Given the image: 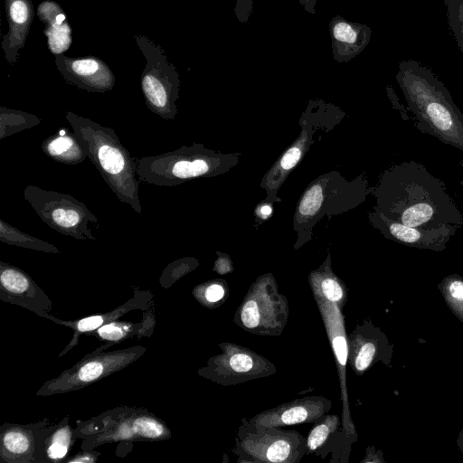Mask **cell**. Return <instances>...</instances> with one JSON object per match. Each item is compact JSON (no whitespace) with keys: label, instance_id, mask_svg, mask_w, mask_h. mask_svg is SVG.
<instances>
[{"label":"cell","instance_id":"1","mask_svg":"<svg viewBox=\"0 0 463 463\" xmlns=\"http://www.w3.org/2000/svg\"><path fill=\"white\" fill-rule=\"evenodd\" d=\"M383 214L408 227L463 228V213L443 181L420 163L394 165L383 183Z\"/></svg>","mask_w":463,"mask_h":463},{"label":"cell","instance_id":"2","mask_svg":"<svg viewBox=\"0 0 463 463\" xmlns=\"http://www.w3.org/2000/svg\"><path fill=\"white\" fill-rule=\"evenodd\" d=\"M396 80L416 128L463 151V113L431 70L414 60H403Z\"/></svg>","mask_w":463,"mask_h":463},{"label":"cell","instance_id":"3","mask_svg":"<svg viewBox=\"0 0 463 463\" xmlns=\"http://www.w3.org/2000/svg\"><path fill=\"white\" fill-rule=\"evenodd\" d=\"M65 118L87 157L117 198L141 213L137 161L122 145L116 132L73 112L68 111Z\"/></svg>","mask_w":463,"mask_h":463},{"label":"cell","instance_id":"4","mask_svg":"<svg viewBox=\"0 0 463 463\" xmlns=\"http://www.w3.org/2000/svg\"><path fill=\"white\" fill-rule=\"evenodd\" d=\"M24 197L52 229L78 240H95L92 225L98 224V219L80 200L33 184L25 187Z\"/></svg>","mask_w":463,"mask_h":463},{"label":"cell","instance_id":"5","mask_svg":"<svg viewBox=\"0 0 463 463\" xmlns=\"http://www.w3.org/2000/svg\"><path fill=\"white\" fill-rule=\"evenodd\" d=\"M146 350V347L134 346L107 353L94 351L59 376L45 382L36 395L49 396L82 389L126 368Z\"/></svg>","mask_w":463,"mask_h":463},{"label":"cell","instance_id":"6","mask_svg":"<svg viewBox=\"0 0 463 463\" xmlns=\"http://www.w3.org/2000/svg\"><path fill=\"white\" fill-rule=\"evenodd\" d=\"M114 413L117 421L109 413L108 417L114 420L116 424H109L108 427L95 432L93 437L90 439L91 446L95 447L105 442L127 439L157 440L170 437V430L167 426L160 419L147 411Z\"/></svg>","mask_w":463,"mask_h":463},{"label":"cell","instance_id":"7","mask_svg":"<svg viewBox=\"0 0 463 463\" xmlns=\"http://www.w3.org/2000/svg\"><path fill=\"white\" fill-rule=\"evenodd\" d=\"M0 298L42 317L51 316L52 301L36 282L24 270L3 261L0 262Z\"/></svg>","mask_w":463,"mask_h":463},{"label":"cell","instance_id":"8","mask_svg":"<svg viewBox=\"0 0 463 463\" xmlns=\"http://www.w3.org/2000/svg\"><path fill=\"white\" fill-rule=\"evenodd\" d=\"M47 420L43 425H11L1 427V460L5 462H42L41 450L49 431Z\"/></svg>","mask_w":463,"mask_h":463},{"label":"cell","instance_id":"9","mask_svg":"<svg viewBox=\"0 0 463 463\" xmlns=\"http://www.w3.org/2000/svg\"><path fill=\"white\" fill-rule=\"evenodd\" d=\"M379 226L385 236L404 245L422 250H444L450 239L456 236L458 230L451 227L439 229H420L408 227L393 222L383 214L379 216Z\"/></svg>","mask_w":463,"mask_h":463},{"label":"cell","instance_id":"10","mask_svg":"<svg viewBox=\"0 0 463 463\" xmlns=\"http://www.w3.org/2000/svg\"><path fill=\"white\" fill-rule=\"evenodd\" d=\"M333 58L337 62H347L360 54L368 45L372 29L360 23L349 22L340 15L329 23Z\"/></svg>","mask_w":463,"mask_h":463},{"label":"cell","instance_id":"11","mask_svg":"<svg viewBox=\"0 0 463 463\" xmlns=\"http://www.w3.org/2000/svg\"><path fill=\"white\" fill-rule=\"evenodd\" d=\"M141 86L149 109L165 119H173L176 113L178 81L151 70L144 73Z\"/></svg>","mask_w":463,"mask_h":463},{"label":"cell","instance_id":"12","mask_svg":"<svg viewBox=\"0 0 463 463\" xmlns=\"http://www.w3.org/2000/svg\"><path fill=\"white\" fill-rule=\"evenodd\" d=\"M152 299L153 295H151L149 291L140 292L136 290L132 298L113 311L108 313L83 317L75 321H62L56 319L52 315L49 316L48 319H51L57 324L64 325L65 326L71 327L74 330V335L71 343L68 345L67 348L61 352V355L77 345L80 335L84 333L90 334L105 324L118 320L123 315L131 310L146 309Z\"/></svg>","mask_w":463,"mask_h":463},{"label":"cell","instance_id":"13","mask_svg":"<svg viewBox=\"0 0 463 463\" xmlns=\"http://www.w3.org/2000/svg\"><path fill=\"white\" fill-rule=\"evenodd\" d=\"M68 78L82 89L91 91H106L114 85L110 71L96 59H80L68 62Z\"/></svg>","mask_w":463,"mask_h":463},{"label":"cell","instance_id":"14","mask_svg":"<svg viewBox=\"0 0 463 463\" xmlns=\"http://www.w3.org/2000/svg\"><path fill=\"white\" fill-rule=\"evenodd\" d=\"M154 326V314H151L150 316L147 314L146 319L144 318L141 322L132 323L116 320L103 325L94 330V333L91 332L88 335H95L100 340L108 342V344L95 350L100 352L109 345L118 344L133 336H149L152 335Z\"/></svg>","mask_w":463,"mask_h":463},{"label":"cell","instance_id":"15","mask_svg":"<svg viewBox=\"0 0 463 463\" xmlns=\"http://www.w3.org/2000/svg\"><path fill=\"white\" fill-rule=\"evenodd\" d=\"M42 150L53 160L66 165L82 163L87 157L73 132L67 128H61L47 137L42 144Z\"/></svg>","mask_w":463,"mask_h":463},{"label":"cell","instance_id":"16","mask_svg":"<svg viewBox=\"0 0 463 463\" xmlns=\"http://www.w3.org/2000/svg\"><path fill=\"white\" fill-rule=\"evenodd\" d=\"M39 15L47 22L46 34L49 48L53 53H60L71 44V29L65 23V15L53 3H43L39 6Z\"/></svg>","mask_w":463,"mask_h":463},{"label":"cell","instance_id":"17","mask_svg":"<svg viewBox=\"0 0 463 463\" xmlns=\"http://www.w3.org/2000/svg\"><path fill=\"white\" fill-rule=\"evenodd\" d=\"M47 433L41 450V460L57 461L63 458L73 443V430L67 419H63L56 427H51Z\"/></svg>","mask_w":463,"mask_h":463},{"label":"cell","instance_id":"18","mask_svg":"<svg viewBox=\"0 0 463 463\" xmlns=\"http://www.w3.org/2000/svg\"><path fill=\"white\" fill-rule=\"evenodd\" d=\"M0 240L3 242L49 253H59L58 248L36 237L26 234L0 220Z\"/></svg>","mask_w":463,"mask_h":463},{"label":"cell","instance_id":"19","mask_svg":"<svg viewBox=\"0 0 463 463\" xmlns=\"http://www.w3.org/2000/svg\"><path fill=\"white\" fill-rule=\"evenodd\" d=\"M40 122L37 117L24 113L23 111H15L1 109V135L4 138L9 135L19 132L21 130L32 128Z\"/></svg>","mask_w":463,"mask_h":463},{"label":"cell","instance_id":"20","mask_svg":"<svg viewBox=\"0 0 463 463\" xmlns=\"http://www.w3.org/2000/svg\"><path fill=\"white\" fill-rule=\"evenodd\" d=\"M450 31L463 53V0H444Z\"/></svg>","mask_w":463,"mask_h":463},{"label":"cell","instance_id":"21","mask_svg":"<svg viewBox=\"0 0 463 463\" xmlns=\"http://www.w3.org/2000/svg\"><path fill=\"white\" fill-rule=\"evenodd\" d=\"M8 10L13 28L26 29L32 16L28 0H10Z\"/></svg>","mask_w":463,"mask_h":463},{"label":"cell","instance_id":"22","mask_svg":"<svg viewBox=\"0 0 463 463\" xmlns=\"http://www.w3.org/2000/svg\"><path fill=\"white\" fill-rule=\"evenodd\" d=\"M323 191L320 185L312 186L304 195L300 204L299 213L303 216L314 215L321 206Z\"/></svg>","mask_w":463,"mask_h":463},{"label":"cell","instance_id":"23","mask_svg":"<svg viewBox=\"0 0 463 463\" xmlns=\"http://www.w3.org/2000/svg\"><path fill=\"white\" fill-rule=\"evenodd\" d=\"M241 320L247 327L252 328L258 326L260 314L255 301L250 300L244 305L241 311Z\"/></svg>","mask_w":463,"mask_h":463},{"label":"cell","instance_id":"24","mask_svg":"<svg viewBox=\"0 0 463 463\" xmlns=\"http://www.w3.org/2000/svg\"><path fill=\"white\" fill-rule=\"evenodd\" d=\"M290 451L289 445L284 440L274 442L267 450V458L272 462H281L287 458Z\"/></svg>","mask_w":463,"mask_h":463},{"label":"cell","instance_id":"25","mask_svg":"<svg viewBox=\"0 0 463 463\" xmlns=\"http://www.w3.org/2000/svg\"><path fill=\"white\" fill-rule=\"evenodd\" d=\"M375 354V346L372 343L365 344L360 350L356 360L355 366L358 370L366 369L371 364Z\"/></svg>","mask_w":463,"mask_h":463},{"label":"cell","instance_id":"26","mask_svg":"<svg viewBox=\"0 0 463 463\" xmlns=\"http://www.w3.org/2000/svg\"><path fill=\"white\" fill-rule=\"evenodd\" d=\"M447 292L450 301L456 303L458 307H463V281L460 279H452L447 285Z\"/></svg>","mask_w":463,"mask_h":463},{"label":"cell","instance_id":"27","mask_svg":"<svg viewBox=\"0 0 463 463\" xmlns=\"http://www.w3.org/2000/svg\"><path fill=\"white\" fill-rule=\"evenodd\" d=\"M324 295L330 301H338L343 297V291L339 284L334 279H325L322 282Z\"/></svg>","mask_w":463,"mask_h":463},{"label":"cell","instance_id":"28","mask_svg":"<svg viewBox=\"0 0 463 463\" xmlns=\"http://www.w3.org/2000/svg\"><path fill=\"white\" fill-rule=\"evenodd\" d=\"M328 432V428L326 425H319L315 428L307 439L309 449H315L319 447L326 439Z\"/></svg>","mask_w":463,"mask_h":463},{"label":"cell","instance_id":"29","mask_svg":"<svg viewBox=\"0 0 463 463\" xmlns=\"http://www.w3.org/2000/svg\"><path fill=\"white\" fill-rule=\"evenodd\" d=\"M307 415V411L298 406L286 411L281 416V420L286 424H295L305 420Z\"/></svg>","mask_w":463,"mask_h":463},{"label":"cell","instance_id":"30","mask_svg":"<svg viewBox=\"0 0 463 463\" xmlns=\"http://www.w3.org/2000/svg\"><path fill=\"white\" fill-rule=\"evenodd\" d=\"M253 0H236L234 13L241 23L248 22L252 13Z\"/></svg>","mask_w":463,"mask_h":463},{"label":"cell","instance_id":"31","mask_svg":"<svg viewBox=\"0 0 463 463\" xmlns=\"http://www.w3.org/2000/svg\"><path fill=\"white\" fill-rule=\"evenodd\" d=\"M230 364L236 372H247L252 367V359L247 354H237L231 357Z\"/></svg>","mask_w":463,"mask_h":463},{"label":"cell","instance_id":"32","mask_svg":"<svg viewBox=\"0 0 463 463\" xmlns=\"http://www.w3.org/2000/svg\"><path fill=\"white\" fill-rule=\"evenodd\" d=\"M301 152L298 147H291L286 152L280 161L283 169L288 170L292 168L299 160Z\"/></svg>","mask_w":463,"mask_h":463},{"label":"cell","instance_id":"33","mask_svg":"<svg viewBox=\"0 0 463 463\" xmlns=\"http://www.w3.org/2000/svg\"><path fill=\"white\" fill-rule=\"evenodd\" d=\"M333 345L339 363L345 366L347 359V345L345 337H335Z\"/></svg>","mask_w":463,"mask_h":463},{"label":"cell","instance_id":"34","mask_svg":"<svg viewBox=\"0 0 463 463\" xmlns=\"http://www.w3.org/2000/svg\"><path fill=\"white\" fill-rule=\"evenodd\" d=\"M223 295L224 289L218 284L209 286L205 291V297L209 302H216L220 300Z\"/></svg>","mask_w":463,"mask_h":463},{"label":"cell","instance_id":"35","mask_svg":"<svg viewBox=\"0 0 463 463\" xmlns=\"http://www.w3.org/2000/svg\"><path fill=\"white\" fill-rule=\"evenodd\" d=\"M302 7L309 14H316L317 0H298Z\"/></svg>","mask_w":463,"mask_h":463},{"label":"cell","instance_id":"36","mask_svg":"<svg viewBox=\"0 0 463 463\" xmlns=\"http://www.w3.org/2000/svg\"><path fill=\"white\" fill-rule=\"evenodd\" d=\"M93 455L86 452L84 455H77L76 458L69 459L68 462H93L96 461Z\"/></svg>","mask_w":463,"mask_h":463},{"label":"cell","instance_id":"37","mask_svg":"<svg viewBox=\"0 0 463 463\" xmlns=\"http://www.w3.org/2000/svg\"><path fill=\"white\" fill-rule=\"evenodd\" d=\"M260 212L261 217L266 218L271 213V208L269 205H264L260 208Z\"/></svg>","mask_w":463,"mask_h":463},{"label":"cell","instance_id":"38","mask_svg":"<svg viewBox=\"0 0 463 463\" xmlns=\"http://www.w3.org/2000/svg\"><path fill=\"white\" fill-rule=\"evenodd\" d=\"M459 184H460V186L463 188V181H460Z\"/></svg>","mask_w":463,"mask_h":463}]
</instances>
